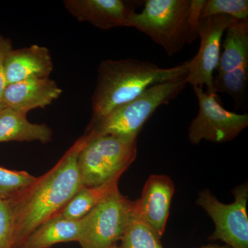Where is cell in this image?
<instances>
[{
    "mask_svg": "<svg viewBox=\"0 0 248 248\" xmlns=\"http://www.w3.org/2000/svg\"><path fill=\"white\" fill-rule=\"evenodd\" d=\"M91 136L86 133L75 142L48 172L37 177L22 195L10 201L14 216V248H19L37 227L56 216L84 187L78 160Z\"/></svg>",
    "mask_w": 248,
    "mask_h": 248,
    "instance_id": "6da1fadb",
    "label": "cell"
},
{
    "mask_svg": "<svg viewBox=\"0 0 248 248\" xmlns=\"http://www.w3.org/2000/svg\"><path fill=\"white\" fill-rule=\"evenodd\" d=\"M188 61L161 68L153 62L133 58L104 60L98 67L92 98L93 116L89 125L97 123L117 108L136 99L153 85L188 73Z\"/></svg>",
    "mask_w": 248,
    "mask_h": 248,
    "instance_id": "7a4b0ae2",
    "label": "cell"
},
{
    "mask_svg": "<svg viewBox=\"0 0 248 248\" xmlns=\"http://www.w3.org/2000/svg\"><path fill=\"white\" fill-rule=\"evenodd\" d=\"M204 0H147L141 13L133 12L129 27L146 34L169 56L198 37Z\"/></svg>",
    "mask_w": 248,
    "mask_h": 248,
    "instance_id": "3957f363",
    "label": "cell"
},
{
    "mask_svg": "<svg viewBox=\"0 0 248 248\" xmlns=\"http://www.w3.org/2000/svg\"><path fill=\"white\" fill-rule=\"evenodd\" d=\"M187 73L153 85L136 99L117 108L97 123L89 125L86 133L93 138L112 135L137 140L144 124L161 106L169 104L187 85Z\"/></svg>",
    "mask_w": 248,
    "mask_h": 248,
    "instance_id": "277c9868",
    "label": "cell"
},
{
    "mask_svg": "<svg viewBox=\"0 0 248 248\" xmlns=\"http://www.w3.org/2000/svg\"><path fill=\"white\" fill-rule=\"evenodd\" d=\"M91 138L80 152L78 164L84 187H97L120 179L136 159L137 140L112 136Z\"/></svg>",
    "mask_w": 248,
    "mask_h": 248,
    "instance_id": "5b68a950",
    "label": "cell"
},
{
    "mask_svg": "<svg viewBox=\"0 0 248 248\" xmlns=\"http://www.w3.org/2000/svg\"><path fill=\"white\" fill-rule=\"evenodd\" d=\"M135 202L117 190L83 218L81 248H110L122 240L134 219Z\"/></svg>",
    "mask_w": 248,
    "mask_h": 248,
    "instance_id": "8992f818",
    "label": "cell"
},
{
    "mask_svg": "<svg viewBox=\"0 0 248 248\" xmlns=\"http://www.w3.org/2000/svg\"><path fill=\"white\" fill-rule=\"evenodd\" d=\"M193 89L200 110L188 129L192 144H198L202 140L215 143L231 141L247 128L248 114L227 110L217 100V94H208L199 86Z\"/></svg>",
    "mask_w": 248,
    "mask_h": 248,
    "instance_id": "52a82bcc",
    "label": "cell"
},
{
    "mask_svg": "<svg viewBox=\"0 0 248 248\" xmlns=\"http://www.w3.org/2000/svg\"><path fill=\"white\" fill-rule=\"evenodd\" d=\"M234 201L231 204L221 203L208 190L201 192L197 200L215 224L210 236L212 241L221 240L231 248H248V187L238 186L233 191Z\"/></svg>",
    "mask_w": 248,
    "mask_h": 248,
    "instance_id": "ba28073f",
    "label": "cell"
},
{
    "mask_svg": "<svg viewBox=\"0 0 248 248\" xmlns=\"http://www.w3.org/2000/svg\"><path fill=\"white\" fill-rule=\"evenodd\" d=\"M235 19L226 15H217L201 19L198 29L200 46L195 58L189 60L187 84L193 87L206 86V92H213L214 72L221 55L222 39L225 31Z\"/></svg>",
    "mask_w": 248,
    "mask_h": 248,
    "instance_id": "9c48e42d",
    "label": "cell"
},
{
    "mask_svg": "<svg viewBox=\"0 0 248 248\" xmlns=\"http://www.w3.org/2000/svg\"><path fill=\"white\" fill-rule=\"evenodd\" d=\"M174 193L172 179L164 174L148 178L141 197L134 204V218L146 224L161 238L164 234Z\"/></svg>",
    "mask_w": 248,
    "mask_h": 248,
    "instance_id": "30bf717a",
    "label": "cell"
},
{
    "mask_svg": "<svg viewBox=\"0 0 248 248\" xmlns=\"http://www.w3.org/2000/svg\"><path fill=\"white\" fill-rule=\"evenodd\" d=\"M67 11L79 22L91 23L94 27L108 31L128 27L135 9L123 0H66Z\"/></svg>",
    "mask_w": 248,
    "mask_h": 248,
    "instance_id": "8fae6325",
    "label": "cell"
},
{
    "mask_svg": "<svg viewBox=\"0 0 248 248\" xmlns=\"http://www.w3.org/2000/svg\"><path fill=\"white\" fill-rule=\"evenodd\" d=\"M62 90L50 78H32L6 86L1 102L22 113L45 108L60 97Z\"/></svg>",
    "mask_w": 248,
    "mask_h": 248,
    "instance_id": "7c38bea8",
    "label": "cell"
},
{
    "mask_svg": "<svg viewBox=\"0 0 248 248\" xmlns=\"http://www.w3.org/2000/svg\"><path fill=\"white\" fill-rule=\"evenodd\" d=\"M53 70L50 50L46 47L36 45L13 49L5 62L7 85L32 78H49Z\"/></svg>",
    "mask_w": 248,
    "mask_h": 248,
    "instance_id": "4fadbf2b",
    "label": "cell"
},
{
    "mask_svg": "<svg viewBox=\"0 0 248 248\" xmlns=\"http://www.w3.org/2000/svg\"><path fill=\"white\" fill-rule=\"evenodd\" d=\"M83 225V218L72 220L59 213L37 227L19 248H49L60 243L78 242L82 233Z\"/></svg>",
    "mask_w": 248,
    "mask_h": 248,
    "instance_id": "5bb4252c",
    "label": "cell"
},
{
    "mask_svg": "<svg viewBox=\"0 0 248 248\" xmlns=\"http://www.w3.org/2000/svg\"><path fill=\"white\" fill-rule=\"evenodd\" d=\"M53 131L45 124L31 123L27 114L4 107L0 110V143L52 141Z\"/></svg>",
    "mask_w": 248,
    "mask_h": 248,
    "instance_id": "9a60e30c",
    "label": "cell"
},
{
    "mask_svg": "<svg viewBox=\"0 0 248 248\" xmlns=\"http://www.w3.org/2000/svg\"><path fill=\"white\" fill-rule=\"evenodd\" d=\"M217 73L232 71L248 65V19H235L226 29Z\"/></svg>",
    "mask_w": 248,
    "mask_h": 248,
    "instance_id": "2e32d148",
    "label": "cell"
},
{
    "mask_svg": "<svg viewBox=\"0 0 248 248\" xmlns=\"http://www.w3.org/2000/svg\"><path fill=\"white\" fill-rule=\"evenodd\" d=\"M120 179H115L97 187H82L66 204L60 215L72 220L84 218L103 201L119 190Z\"/></svg>",
    "mask_w": 248,
    "mask_h": 248,
    "instance_id": "e0dca14e",
    "label": "cell"
},
{
    "mask_svg": "<svg viewBox=\"0 0 248 248\" xmlns=\"http://www.w3.org/2000/svg\"><path fill=\"white\" fill-rule=\"evenodd\" d=\"M248 65H244L213 78V92L226 93L233 99L235 107L245 108L248 101Z\"/></svg>",
    "mask_w": 248,
    "mask_h": 248,
    "instance_id": "ac0fdd59",
    "label": "cell"
},
{
    "mask_svg": "<svg viewBox=\"0 0 248 248\" xmlns=\"http://www.w3.org/2000/svg\"><path fill=\"white\" fill-rule=\"evenodd\" d=\"M36 179L26 171L13 170L0 166V200H16L32 186Z\"/></svg>",
    "mask_w": 248,
    "mask_h": 248,
    "instance_id": "d6986e66",
    "label": "cell"
},
{
    "mask_svg": "<svg viewBox=\"0 0 248 248\" xmlns=\"http://www.w3.org/2000/svg\"><path fill=\"white\" fill-rule=\"evenodd\" d=\"M121 248H163L151 228L134 218L121 240Z\"/></svg>",
    "mask_w": 248,
    "mask_h": 248,
    "instance_id": "ffe728a7",
    "label": "cell"
},
{
    "mask_svg": "<svg viewBox=\"0 0 248 248\" xmlns=\"http://www.w3.org/2000/svg\"><path fill=\"white\" fill-rule=\"evenodd\" d=\"M226 15L237 20L248 19V0H204L201 19L217 16Z\"/></svg>",
    "mask_w": 248,
    "mask_h": 248,
    "instance_id": "44dd1931",
    "label": "cell"
},
{
    "mask_svg": "<svg viewBox=\"0 0 248 248\" xmlns=\"http://www.w3.org/2000/svg\"><path fill=\"white\" fill-rule=\"evenodd\" d=\"M14 233L11 202L0 200V248H14Z\"/></svg>",
    "mask_w": 248,
    "mask_h": 248,
    "instance_id": "7402d4cb",
    "label": "cell"
},
{
    "mask_svg": "<svg viewBox=\"0 0 248 248\" xmlns=\"http://www.w3.org/2000/svg\"><path fill=\"white\" fill-rule=\"evenodd\" d=\"M13 49L11 40L0 35V102L3 93L7 86L5 76V62L8 55Z\"/></svg>",
    "mask_w": 248,
    "mask_h": 248,
    "instance_id": "603a6c76",
    "label": "cell"
},
{
    "mask_svg": "<svg viewBox=\"0 0 248 248\" xmlns=\"http://www.w3.org/2000/svg\"><path fill=\"white\" fill-rule=\"evenodd\" d=\"M200 248H231L229 247V246H219V245L217 244H211L208 245V246H203V247H202Z\"/></svg>",
    "mask_w": 248,
    "mask_h": 248,
    "instance_id": "cb8c5ba5",
    "label": "cell"
},
{
    "mask_svg": "<svg viewBox=\"0 0 248 248\" xmlns=\"http://www.w3.org/2000/svg\"><path fill=\"white\" fill-rule=\"evenodd\" d=\"M4 104H2V103L0 102V110H1V108H4Z\"/></svg>",
    "mask_w": 248,
    "mask_h": 248,
    "instance_id": "d4e9b609",
    "label": "cell"
},
{
    "mask_svg": "<svg viewBox=\"0 0 248 248\" xmlns=\"http://www.w3.org/2000/svg\"><path fill=\"white\" fill-rule=\"evenodd\" d=\"M110 248H121L120 246V247H118V246H117V245H115V246H112V247Z\"/></svg>",
    "mask_w": 248,
    "mask_h": 248,
    "instance_id": "484cf974",
    "label": "cell"
}]
</instances>
